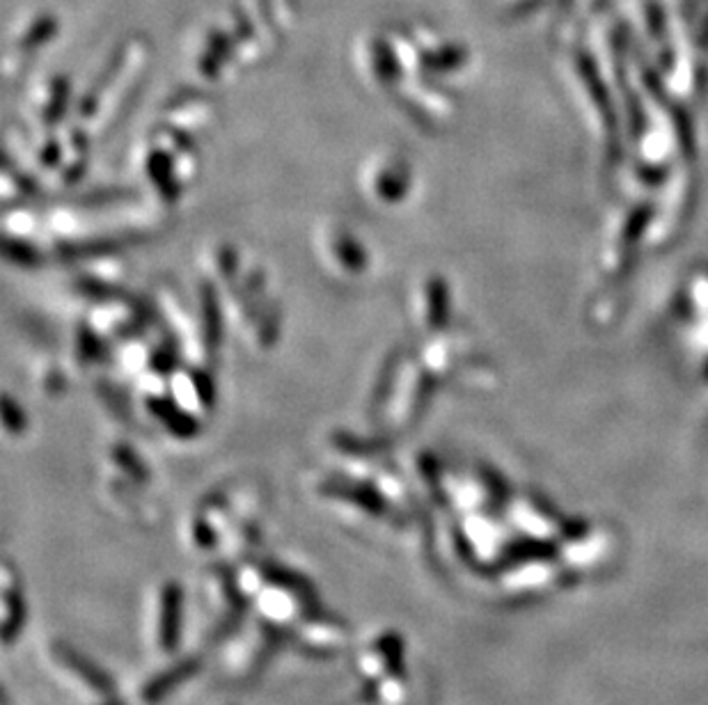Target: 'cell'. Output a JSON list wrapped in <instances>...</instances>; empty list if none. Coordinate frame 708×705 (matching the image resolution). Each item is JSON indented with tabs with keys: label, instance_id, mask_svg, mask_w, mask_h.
Returning <instances> with one entry per match:
<instances>
[{
	"label": "cell",
	"instance_id": "1",
	"mask_svg": "<svg viewBox=\"0 0 708 705\" xmlns=\"http://www.w3.org/2000/svg\"><path fill=\"white\" fill-rule=\"evenodd\" d=\"M163 616H161V646L172 648L174 632H176V614H180V591L176 586H165L163 591Z\"/></svg>",
	"mask_w": 708,
	"mask_h": 705
}]
</instances>
